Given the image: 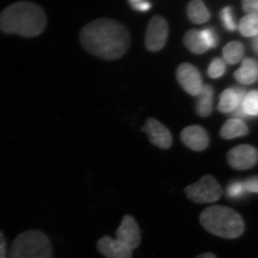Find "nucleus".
Returning a JSON list of instances; mask_svg holds the SVG:
<instances>
[{
	"label": "nucleus",
	"mask_w": 258,
	"mask_h": 258,
	"mask_svg": "<svg viewBox=\"0 0 258 258\" xmlns=\"http://www.w3.org/2000/svg\"><path fill=\"white\" fill-rule=\"evenodd\" d=\"M132 8L136 11L147 12L152 8V4L149 2L141 0H131L128 2Z\"/></svg>",
	"instance_id": "obj_26"
},
{
	"label": "nucleus",
	"mask_w": 258,
	"mask_h": 258,
	"mask_svg": "<svg viewBox=\"0 0 258 258\" xmlns=\"http://www.w3.org/2000/svg\"><path fill=\"white\" fill-rule=\"evenodd\" d=\"M8 258H52L50 239L40 230L25 231L13 240Z\"/></svg>",
	"instance_id": "obj_4"
},
{
	"label": "nucleus",
	"mask_w": 258,
	"mask_h": 258,
	"mask_svg": "<svg viewBox=\"0 0 258 258\" xmlns=\"http://www.w3.org/2000/svg\"><path fill=\"white\" fill-rule=\"evenodd\" d=\"M186 197L195 203H212L218 201L222 195V189L214 176L205 175L197 182L186 186Z\"/></svg>",
	"instance_id": "obj_5"
},
{
	"label": "nucleus",
	"mask_w": 258,
	"mask_h": 258,
	"mask_svg": "<svg viewBox=\"0 0 258 258\" xmlns=\"http://www.w3.org/2000/svg\"><path fill=\"white\" fill-rule=\"evenodd\" d=\"M220 19L222 25L227 31L234 32L237 29V24L234 19L232 8L231 7H226L222 10Z\"/></svg>",
	"instance_id": "obj_22"
},
{
	"label": "nucleus",
	"mask_w": 258,
	"mask_h": 258,
	"mask_svg": "<svg viewBox=\"0 0 258 258\" xmlns=\"http://www.w3.org/2000/svg\"><path fill=\"white\" fill-rule=\"evenodd\" d=\"M202 35L209 49L213 48L218 44L219 38L217 32L214 29L207 28L201 30Z\"/></svg>",
	"instance_id": "obj_25"
},
{
	"label": "nucleus",
	"mask_w": 258,
	"mask_h": 258,
	"mask_svg": "<svg viewBox=\"0 0 258 258\" xmlns=\"http://www.w3.org/2000/svg\"><path fill=\"white\" fill-rule=\"evenodd\" d=\"M238 104V93L233 87L222 92L217 108L219 111L223 113H233Z\"/></svg>",
	"instance_id": "obj_18"
},
{
	"label": "nucleus",
	"mask_w": 258,
	"mask_h": 258,
	"mask_svg": "<svg viewBox=\"0 0 258 258\" xmlns=\"http://www.w3.org/2000/svg\"><path fill=\"white\" fill-rule=\"evenodd\" d=\"M116 239L134 250L139 247L142 240L141 230L134 217L125 215L115 232Z\"/></svg>",
	"instance_id": "obj_9"
},
{
	"label": "nucleus",
	"mask_w": 258,
	"mask_h": 258,
	"mask_svg": "<svg viewBox=\"0 0 258 258\" xmlns=\"http://www.w3.org/2000/svg\"><path fill=\"white\" fill-rule=\"evenodd\" d=\"M80 41L91 55L105 60H115L126 53L131 37L121 23L111 19L99 18L83 27Z\"/></svg>",
	"instance_id": "obj_1"
},
{
	"label": "nucleus",
	"mask_w": 258,
	"mask_h": 258,
	"mask_svg": "<svg viewBox=\"0 0 258 258\" xmlns=\"http://www.w3.org/2000/svg\"><path fill=\"white\" fill-rule=\"evenodd\" d=\"M244 113L247 116H258V91H251L245 96L243 102Z\"/></svg>",
	"instance_id": "obj_21"
},
{
	"label": "nucleus",
	"mask_w": 258,
	"mask_h": 258,
	"mask_svg": "<svg viewBox=\"0 0 258 258\" xmlns=\"http://www.w3.org/2000/svg\"><path fill=\"white\" fill-rule=\"evenodd\" d=\"M248 128L242 120L232 118L227 120L223 125L220 135L222 138L232 139L237 137H244L248 134Z\"/></svg>",
	"instance_id": "obj_15"
},
{
	"label": "nucleus",
	"mask_w": 258,
	"mask_h": 258,
	"mask_svg": "<svg viewBox=\"0 0 258 258\" xmlns=\"http://www.w3.org/2000/svg\"><path fill=\"white\" fill-rule=\"evenodd\" d=\"M98 252L106 258H132L133 250L125 244L111 236L105 235L96 244Z\"/></svg>",
	"instance_id": "obj_11"
},
{
	"label": "nucleus",
	"mask_w": 258,
	"mask_h": 258,
	"mask_svg": "<svg viewBox=\"0 0 258 258\" xmlns=\"http://www.w3.org/2000/svg\"><path fill=\"white\" fill-rule=\"evenodd\" d=\"M239 30L244 37H255L258 35V15L244 16L239 23Z\"/></svg>",
	"instance_id": "obj_20"
},
{
	"label": "nucleus",
	"mask_w": 258,
	"mask_h": 258,
	"mask_svg": "<svg viewBox=\"0 0 258 258\" xmlns=\"http://www.w3.org/2000/svg\"><path fill=\"white\" fill-rule=\"evenodd\" d=\"M242 7L249 15H258V0H244Z\"/></svg>",
	"instance_id": "obj_28"
},
{
	"label": "nucleus",
	"mask_w": 258,
	"mask_h": 258,
	"mask_svg": "<svg viewBox=\"0 0 258 258\" xmlns=\"http://www.w3.org/2000/svg\"><path fill=\"white\" fill-rule=\"evenodd\" d=\"M184 43L188 50L192 53L200 55L209 50V47L204 40L201 30L191 29L185 33Z\"/></svg>",
	"instance_id": "obj_14"
},
{
	"label": "nucleus",
	"mask_w": 258,
	"mask_h": 258,
	"mask_svg": "<svg viewBox=\"0 0 258 258\" xmlns=\"http://www.w3.org/2000/svg\"><path fill=\"white\" fill-rule=\"evenodd\" d=\"M246 191L258 194V176L249 177L244 181Z\"/></svg>",
	"instance_id": "obj_27"
},
{
	"label": "nucleus",
	"mask_w": 258,
	"mask_h": 258,
	"mask_svg": "<svg viewBox=\"0 0 258 258\" xmlns=\"http://www.w3.org/2000/svg\"><path fill=\"white\" fill-rule=\"evenodd\" d=\"M143 131L153 145L161 149H169L172 145V137L169 129L156 118H147Z\"/></svg>",
	"instance_id": "obj_10"
},
{
	"label": "nucleus",
	"mask_w": 258,
	"mask_h": 258,
	"mask_svg": "<svg viewBox=\"0 0 258 258\" xmlns=\"http://www.w3.org/2000/svg\"><path fill=\"white\" fill-rule=\"evenodd\" d=\"M167 22L163 17L156 15L148 23L145 34V45L150 52H158L165 47L167 41Z\"/></svg>",
	"instance_id": "obj_6"
},
{
	"label": "nucleus",
	"mask_w": 258,
	"mask_h": 258,
	"mask_svg": "<svg viewBox=\"0 0 258 258\" xmlns=\"http://www.w3.org/2000/svg\"><path fill=\"white\" fill-rule=\"evenodd\" d=\"M227 161L231 167L236 170H247L257 164L258 152L248 144L237 146L227 154Z\"/></svg>",
	"instance_id": "obj_7"
},
{
	"label": "nucleus",
	"mask_w": 258,
	"mask_h": 258,
	"mask_svg": "<svg viewBox=\"0 0 258 258\" xmlns=\"http://www.w3.org/2000/svg\"><path fill=\"white\" fill-rule=\"evenodd\" d=\"M258 76V63L254 59L244 58L242 67L235 71V79L243 85H250L255 82Z\"/></svg>",
	"instance_id": "obj_13"
},
{
	"label": "nucleus",
	"mask_w": 258,
	"mask_h": 258,
	"mask_svg": "<svg viewBox=\"0 0 258 258\" xmlns=\"http://www.w3.org/2000/svg\"><path fill=\"white\" fill-rule=\"evenodd\" d=\"M178 82L191 96H198L203 89V80L200 72L193 64L182 63L176 70Z\"/></svg>",
	"instance_id": "obj_8"
},
{
	"label": "nucleus",
	"mask_w": 258,
	"mask_h": 258,
	"mask_svg": "<svg viewBox=\"0 0 258 258\" xmlns=\"http://www.w3.org/2000/svg\"><path fill=\"white\" fill-rule=\"evenodd\" d=\"M200 223L210 233L227 239H235L244 232L243 219L228 207L215 205L200 214Z\"/></svg>",
	"instance_id": "obj_3"
},
{
	"label": "nucleus",
	"mask_w": 258,
	"mask_h": 258,
	"mask_svg": "<svg viewBox=\"0 0 258 258\" xmlns=\"http://www.w3.org/2000/svg\"><path fill=\"white\" fill-rule=\"evenodd\" d=\"M195 258H217L216 256L212 252H205V253H203L200 254V255L197 256Z\"/></svg>",
	"instance_id": "obj_31"
},
{
	"label": "nucleus",
	"mask_w": 258,
	"mask_h": 258,
	"mask_svg": "<svg viewBox=\"0 0 258 258\" xmlns=\"http://www.w3.org/2000/svg\"><path fill=\"white\" fill-rule=\"evenodd\" d=\"M213 88L210 85H204L201 92L198 96L196 111L202 117H207L211 114L213 103Z\"/></svg>",
	"instance_id": "obj_16"
},
{
	"label": "nucleus",
	"mask_w": 258,
	"mask_h": 258,
	"mask_svg": "<svg viewBox=\"0 0 258 258\" xmlns=\"http://www.w3.org/2000/svg\"><path fill=\"white\" fill-rule=\"evenodd\" d=\"M181 139L186 147L195 152L205 150L210 142L208 132L200 125H189L183 129Z\"/></svg>",
	"instance_id": "obj_12"
},
{
	"label": "nucleus",
	"mask_w": 258,
	"mask_h": 258,
	"mask_svg": "<svg viewBox=\"0 0 258 258\" xmlns=\"http://www.w3.org/2000/svg\"><path fill=\"white\" fill-rule=\"evenodd\" d=\"M0 258H8L7 242L2 232H0Z\"/></svg>",
	"instance_id": "obj_29"
},
{
	"label": "nucleus",
	"mask_w": 258,
	"mask_h": 258,
	"mask_svg": "<svg viewBox=\"0 0 258 258\" xmlns=\"http://www.w3.org/2000/svg\"><path fill=\"white\" fill-rule=\"evenodd\" d=\"M243 45L240 42H229L223 48V57L227 63L234 64L238 62L244 55Z\"/></svg>",
	"instance_id": "obj_19"
},
{
	"label": "nucleus",
	"mask_w": 258,
	"mask_h": 258,
	"mask_svg": "<svg viewBox=\"0 0 258 258\" xmlns=\"http://www.w3.org/2000/svg\"><path fill=\"white\" fill-rule=\"evenodd\" d=\"M187 15L190 21L195 24L206 23L210 19V13L201 0H194L187 6Z\"/></svg>",
	"instance_id": "obj_17"
},
{
	"label": "nucleus",
	"mask_w": 258,
	"mask_h": 258,
	"mask_svg": "<svg viewBox=\"0 0 258 258\" xmlns=\"http://www.w3.org/2000/svg\"><path fill=\"white\" fill-rule=\"evenodd\" d=\"M246 192L244 182L235 181L231 183L227 187V195L230 198L237 199L243 196Z\"/></svg>",
	"instance_id": "obj_24"
},
{
	"label": "nucleus",
	"mask_w": 258,
	"mask_h": 258,
	"mask_svg": "<svg viewBox=\"0 0 258 258\" xmlns=\"http://www.w3.org/2000/svg\"><path fill=\"white\" fill-rule=\"evenodd\" d=\"M46 15L40 6L30 2L10 5L0 14V30L24 37L40 35L46 27Z\"/></svg>",
	"instance_id": "obj_2"
},
{
	"label": "nucleus",
	"mask_w": 258,
	"mask_h": 258,
	"mask_svg": "<svg viewBox=\"0 0 258 258\" xmlns=\"http://www.w3.org/2000/svg\"><path fill=\"white\" fill-rule=\"evenodd\" d=\"M226 64L225 61L221 58L216 57L212 61L209 66L208 74L212 79H218L225 74Z\"/></svg>",
	"instance_id": "obj_23"
},
{
	"label": "nucleus",
	"mask_w": 258,
	"mask_h": 258,
	"mask_svg": "<svg viewBox=\"0 0 258 258\" xmlns=\"http://www.w3.org/2000/svg\"><path fill=\"white\" fill-rule=\"evenodd\" d=\"M252 45L254 52L258 56V35L254 37L253 40L252 41Z\"/></svg>",
	"instance_id": "obj_30"
}]
</instances>
